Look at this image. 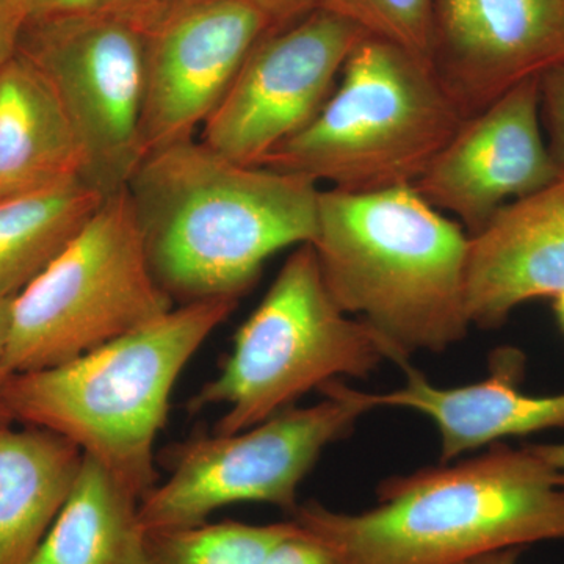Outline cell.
<instances>
[{
  "label": "cell",
  "mask_w": 564,
  "mask_h": 564,
  "mask_svg": "<svg viewBox=\"0 0 564 564\" xmlns=\"http://www.w3.org/2000/svg\"><path fill=\"white\" fill-rule=\"evenodd\" d=\"M318 187L188 139L148 152L126 188L152 274L187 304L240 300L274 252L313 243Z\"/></svg>",
  "instance_id": "1"
},
{
  "label": "cell",
  "mask_w": 564,
  "mask_h": 564,
  "mask_svg": "<svg viewBox=\"0 0 564 564\" xmlns=\"http://www.w3.org/2000/svg\"><path fill=\"white\" fill-rule=\"evenodd\" d=\"M378 503L344 513L317 502L292 514L336 547L345 564H459L474 556L564 541V473L530 445L386 478Z\"/></svg>",
  "instance_id": "2"
},
{
  "label": "cell",
  "mask_w": 564,
  "mask_h": 564,
  "mask_svg": "<svg viewBox=\"0 0 564 564\" xmlns=\"http://www.w3.org/2000/svg\"><path fill=\"white\" fill-rule=\"evenodd\" d=\"M337 306L358 315L410 366L466 339L469 236L414 187L318 196L313 240Z\"/></svg>",
  "instance_id": "3"
},
{
  "label": "cell",
  "mask_w": 564,
  "mask_h": 564,
  "mask_svg": "<svg viewBox=\"0 0 564 564\" xmlns=\"http://www.w3.org/2000/svg\"><path fill=\"white\" fill-rule=\"evenodd\" d=\"M239 300L180 304L169 314L61 366L14 373V423L62 434L139 499L158 485L154 444L177 378Z\"/></svg>",
  "instance_id": "4"
},
{
  "label": "cell",
  "mask_w": 564,
  "mask_h": 564,
  "mask_svg": "<svg viewBox=\"0 0 564 564\" xmlns=\"http://www.w3.org/2000/svg\"><path fill=\"white\" fill-rule=\"evenodd\" d=\"M463 121L430 65L366 35L314 120L261 166L340 192L413 187Z\"/></svg>",
  "instance_id": "5"
},
{
  "label": "cell",
  "mask_w": 564,
  "mask_h": 564,
  "mask_svg": "<svg viewBox=\"0 0 564 564\" xmlns=\"http://www.w3.org/2000/svg\"><path fill=\"white\" fill-rule=\"evenodd\" d=\"M384 359L395 362L391 345L337 306L313 245H300L240 326L220 373L192 397L187 410L226 404L212 434L243 432L337 377H369Z\"/></svg>",
  "instance_id": "6"
},
{
  "label": "cell",
  "mask_w": 564,
  "mask_h": 564,
  "mask_svg": "<svg viewBox=\"0 0 564 564\" xmlns=\"http://www.w3.org/2000/svg\"><path fill=\"white\" fill-rule=\"evenodd\" d=\"M174 307L151 272L124 188L106 196L65 250L11 300V369L73 361Z\"/></svg>",
  "instance_id": "7"
},
{
  "label": "cell",
  "mask_w": 564,
  "mask_h": 564,
  "mask_svg": "<svg viewBox=\"0 0 564 564\" xmlns=\"http://www.w3.org/2000/svg\"><path fill=\"white\" fill-rule=\"evenodd\" d=\"M313 406H291L234 434H210L166 451L170 477L140 500V522L150 530L207 522L234 503H270L292 514L296 492L322 452L350 434L373 410L366 392L339 380L321 388Z\"/></svg>",
  "instance_id": "8"
},
{
  "label": "cell",
  "mask_w": 564,
  "mask_h": 564,
  "mask_svg": "<svg viewBox=\"0 0 564 564\" xmlns=\"http://www.w3.org/2000/svg\"><path fill=\"white\" fill-rule=\"evenodd\" d=\"M18 52L57 95L82 152V181L124 191L147 155L144 25L131 11L91 10L29 20Z\"/></svg>",
  "instance_id": "9"
},
{
  "label": "cell",
  "mask_w": 564,
  "mask_h": 564,
  "mask_svg": "<svg viewBox=\"0 0 564 564\" xmlns=\"http://www.w3.org/2000/svg\"><path fill=\"white\" fill-rule=\"evenodd\" d=\"M366 35L355 22L326 9L267 33L204 122L203 143L234 162L261 166L314 120L352 47Z\"/></svg>",
  "instance_id": "10"
},
{
  "label": "cell",
  "mask_w": 564,
  "mask_h": 564,
  "mask_svg": "<svg viewBox=\"0 0 564 564\" xmlns=\"http://www.w3.org/2000/svg\"><path fill=\"white\" fill-rule=\"evenodd\" d=\"M131 13L144 25L147 154L193 139L256 44L273 32L269 18L245 0H170Z\"/></svg>",
  "instance_id": "11"
},
{
  "label": "cell",
  "mask_w": 564,
  "mask_h": 564,
  "mask_svg": "<svg viewBox=\"0 0 564 564\" xmlns=\"http://www.w3.org/2000/svg\"><path fill=\"white\" fill-rule=\"evenodd\" d=\"M540 79L505 93L463 121L413 187L474 236L505 204L524 198L563 174L541 129Z\"/></svg>",
  "instance_id": "12"
},
{
  "label": "cell",
  "mask_w": 564,
  "mask_h": 564,
  "mask_svg": "<svg viewBox=\"0 0 564 564\" xmlns=\"http://www.w3.org/2000/svg\"><path fill=\"white\" fill-rule=\"evenodd\" d=\"M564 65V0H433L430 66L464 120Z\"/></svg>",
  "instance_id": "13"
},
{
  "label": "cell",
  "mask_w": 564,
  "mask_h": 564,
  "mask_svg": "<svg viewBox=\"0 0 564 564\" xmlns=\"http://www.w3.org/2000/svg\"><path fill=\"white\" fill-rule=\"evenodd\" d=\"M564 292V172L505 204L469 236L466 310L470 325L502 326L516 307Z\"/></svg>",
  "instance_id": "14"
},
{
  "label": "cell",
  "mask_w": 564,
  "mask_h": 564,
  "mask_svg": "<svg viewBox=\"0 0 564 564\" xmlns=\"http://www.w3.org/2000/svg\"><path fill=\"white\" fill-rule=\"evenodd\" d=\"M403 370V388L367 397L373 408H406L432 419L441 436V464L505 437L564 429V392H522L524 358L519 351H497L488 378L458 388L434 386L411 364Z\"/></svg>",
  "instance_id": "15"
},
{
  "label": "cell",
  "mask_w": 564,
  "mask_h": 564,
  "mask_svg": "<svg viewBox=\"0 0 564 564\" xmlns=\"http://www.w3.org/2000/svg\"><path fill=\"white\" fill-rule=\"evenodd\" d=\"M82 152L50 82L17 52L0 68V198L82 180Z\"/></svg>",
  "instance_id": "16"
},
{
  "label": "cell",
  "mask_w": 564,
  "mask_h": 564,
  "mask_svg": "<svg viewBox=\"0 0 564 564\" xmlns=\"http://www.w3.org/2000/svg\"><path fill=\"white\" fill-rule=\"evenodd\" d=\"M84 452L40 426H0V564H25L68 499Z\"/></svg>",
  "instance_id": "17"
},
{
  "label": "cell",
  "mask_w": 564,
  "mask_h": 564,
  "mask_svg": "<svg viewBox=\"0 0 564 564\" xmlns=\"http://www.w3.org/2000/svg\"><path fill=\"white\" fill-rule=\"evenodd\" d=\"M140 499L84 454L68 499L25 564H144Z\"/></svg>",
  "instance_id": "18"
},
{
  "label": "cell",
  "mask_w": 564,
  "mask_h": 564,
  "mask_svg": "<svg viewBox=\"0 0 564 564\" xmlns=\"http://www.w3.org/2000/svg\"><path fill=\"white\" fill-rule=\"evenodd\" d=\"M104 198L82 180L0 198V300H13L39 278Z\"/></svg>",
  "instance_id": "19"
},
{
  "label": "cell",
  "mask_w": 564,
  "mask_h": 564,
  "mask_svg": "<svg viewBox=\"0 0 564 564\" xmlns=\"http://www.w3.org/2000/svg\"><path fill=\"white\" fill-rule=\"evenodd\" d=\"M288 529L289 521L267 525L223 521L150 530L144 564H263Z\"/></svg>",
  "instance_id": "20"
},
{
  "label": "cell",
  "mask_w": 564,
  "mask_h": 564,
  "mask_svg": "<svg viewBox=\"0 0 564 564\" xmlns=\"http://www.w3.org/2000/svg\"><path fill=\"white\" fill-rule=\"evenodd\" d=\"M321 6L430 65L433 0H321Z\"/></svg>",
  "instance_id": "21"
},
{
  "label": "cell",
  "mask_w": 564,
  "mask_h": 564,
  "mask_svg": "<svg viewBox=\"0 0 564 564\" xmlns=\"http://www.w3.org/2000/svg\"><path fill=\"white\" fill-rule=\"evenodd\" d=\"M288 521V532L263 564H345L336 547L317 530L295 516H289Z\"/></svg>",
  "instance_id": "22"
},
{
  "label": "cell",
  "mask_w": 564,
  "mask_h": 564,
  "mask_svg": "<svg viewBox=\"0 0 564 564\" xmlns=\"http://www.w3.org/2000/svg\"><path fill=\"white\" fill-rule=\"evenodd\" d=\"M541 118L547 129L549 148L564 172V65L540 79Z\"/></svg>",
  "instance_id": "23"
},
{
  "label": "cell",
  "mask_w": 564,
  "mask_h": 564,
  "mask_svg": "<svg viewBox=\"0 0 564 564\" xmlns=\"http://www.w3.org/2000/svg\"><path fill=\"white\" fill-rule=\"evenodd\" d=\"M29 18L28 0H0V68L17 55Z\"/></svg>",
  "instance_id": "24"
},
{
  "label": "cell",
  "mask_w": 564,
  "mask_h": 564,
  "mask_svg": "<svg viewBox=\"0 0 564 564\" xmlns=\"http://www.w3.org/2000/svg\"><path fill=\"white\" fill-rule=\"evenodd\" d=\"M245 2L261 10L272 22L273 31L295 24L313 11L322 9L321 0H245Z\"/></svg>",
  "instance_id": "25"
},
{
  "label": "cell",
  "mask_w": 564,
  "mask_h": 564,
  "mask_svg": "<svg viewBox=\"0 0 564 564\" xmlns=\"http://www.w3.org/2000/svg\"><path fill=\"white\" fill-rule=\"evenodd\" d=\"M10 315L11 300H0V426L14 423L7 399L9 384L14 375L9 361Z\"/></svg>",
  "instance_id": "26"
},
{
  "label": "cell",
  "mask_w": 564,
  "mask_h": 564,
  "mask_svg": "<svg viewBox=\"0 0 564 564\" xmlns=\"http://www.w3.org/2000/svg\"><path fill=\"white\" fill-rule=\"evenodd\" d=\"M107 0H28L29 20L99 10Z\"/></svg>",
  "instance_id": "27"
},
{
  "label": "cell",
  "mask_w": 564,
  "mask_h": 564,
  "mask_svg": "<svg viewBox=\"0 0 564 564\" xmlns=\"http://www.w3.org/2000/svg\"><path fill=\"white\" fill-rule=\"evenodd\" d=\"M522 549H500V551L488 552V554L474 556L459 564H519Z\"/></svg>",
  "instance_id": "28"
},
{
  "label": "cell",
  "mask_w": 564,
  "mask_h": 564,
  "mask_svg": "<svg viewBox=\"0 0 564 564\" xmlns=\"http://www.w3.org/2000/svg\"><path fill=\"white\" fill-rule=\"evenodd\" d=\"M538 456L544 459L549 466L564 473V443L563 444H533L530 445Z\"/></svg>",
  "instance_id": "29"
},
{
  "label": "cell",
  "mask_w": 564,
  "mask_h": 564,
  "mask_svg": "<svg viewBox=\"0 0 564 564\" xmlns=\"http://www.w3.org/2000/svg\"><path fill=\"white\" fill-rule=\"evenodd\" d=\"M170 0H107L102 9L118 11H144L162 6Z\"/></svg>",
  "instance_id": "30"
},
{
  "label": "cell",
  "mask_w": 564,
  "mask_h": 564,
  "mask_svg": "<svg viewBox=\"0 0 564 564\" xmlns=\"http://www.w3.org/2000/svg\"><path fill=\"white\" fill-rule=\"evenodd\" d=\"M555 311L556 317H558L560 325H562L564 332V292L555 296Z\"/></svg>",
  "instance_id": "31"
}]
</instances>
